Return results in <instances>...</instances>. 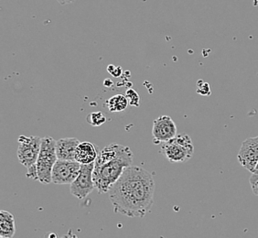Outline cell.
Returning <instances> with one entry per match:
<instances>
[{"instance_id": "obj_1", "label": "cell", "mask_w": 258, "mask_h": 238, "mask_svg": "<svg viewBox=\"0 0 258 238\" xmlns=\"http://www.w3.org/2000/svg\"><path fill=\"white\" fill-rule=\"evenodd\" d=\"M114 212L142 218L154 205L155 182L152 174L131 165L108 192Z\"/></svg>"}, {"instance_id": "obj_2", "label": "cell", "mask_w": 258, "mask_h": 238, "mask_svg": "<svg viewBox=\"0 0 258 238\" xmlns=\"http://www.w3.org/2000/svg\"><path fill=\"white\" fill-rule=\"evenodd\" d=\"M133 152L129 147L117 158L106 161L95 160L93 178L95 187L99 194H106L124 170L132 165Z\"/></svg>"}, {"instance_id": "obj_3", "label": "cell", "mask_w": 258, "mask_h": 238, "mask_svg": "<svg viewBox=\"0 0 258 238\" xmlns=\"http://www.w3.org/2000/svg\"><path fill=\"white\" fill-rule=\"evenodd\" d=\"M41 140L40 137L20 136L18 147V159L20 163L27 168V177L38 180L37 160L39 158Z\"/></svg>"}, {"instance_id": "obj_4", "label": "cell", "mask_w": 258, "mask_h": 238, "mask_svg": "<svg viewBox=\"0 0 258 238\" xmlns=\"http://www.w3.org/2000/svg\"><path fill=\"white\" fill-rule=\"evenodd\" d=\"M161 145V153L171 163L186 162L194 157V146L188 135H177Z\"/></svg>"}, {"instance_id": "obj_5", "label": "cell", "mask_w": 258, "mask_h": 238, "mask_svg": "<svg viewBox=\"0 0 258 238\" xmlns=\"http://www.w3.org/2000/svg\"><path fill=\"white\" fill-rule=\"evenodd\" d=\"M57 160L56 140L51 137L42 138L40 154L37 160V176L40 183L42 184L51 183V172Z\"/></svg>"}, {"instance_id": "obj_6", "label": "cell", "mask_w": 258, "mask_h": 238, "mask_svg": "<svg viewBox=\"0 0 258 238\" xmlns=\"http://www.w3.org/2000/svg\"><path fill=\"white\" fill-rule=\"evenodd\" d=\"M95 163L85 164L81 166L79 175L71 184V194L79 200H84L95 190L93 172Z\"/></svg>"}, {"instance_id": "obj_7", "label": "cell", "mask_w": 258, "mask_h": 238, "mask_svg": "<svg viewBox=\"0 0 258 238\" xmlns=\"http://www.w3.org/2000/svg\"><path fill=\"white\" fill-rule=\"evenodd\" d=\"M81 166L76 160L58 159L51 172V184L71 185L78 177Z\"/></svg>"}, {"instance_id": "obj_8", "label": "cell", "mask_w": 258, "mask_h": 238, "mask_svg": "<svg viewBox=\"0 0 258 238\" xmlns=\"http://www.w3.org/2000/svg\"><path fill=\"white\" fill-rule=\"evenodd\" d=\"M177 136V127L169 115H161L154 120L152 128L153 143L156 145L168 142Z\"/></svg>"}, {"instance_id": "obj_9", "label": "cell", "mask_w": 258, "mask_h": 238, "mask_svg": "<svg viewBox=\"0 0 258 238\" xmlns=\"http://www.w3.org/2000/svg\"><path fill=\"white\" fill-rule=\"evenodd\" d=\"M237 159L243 168L247 169L251 173L254 172L258 162V136L243 141Z\"/></svg>"}, {"instance_id": "obj_10", "label": "cell", "mask_w": 258, "mask_h": 238, "mask_svg": "<svg viewBox=\"0 0 258 238\" xmlns=\"http://www.w3.org/2000/svg\"><path fill=\"white\" fill-rule=\"evenodd\" d=\"M81 142L76 138H66L56 140V154L58 159L75 160V153Z\"/></svg>"}, {"instance_id": "obj_11", "label": "cell", "mask_w": 258, "mask_h": 238, "mask_svg": "<svg viewBox=\"0 0 258 238\" xmlns=\"http://www.w3.org/2000/svg\"><path fill=\"white\" fill-rule=\"evenodd\" d=\"M98 153L99 152L97 151V147L95 145L87 141L81 142L76 149L75 160L82 165L95 163L98 157Z\"/></svg>"}, {"instance_id": "obj_12", "label": "cell", "mask_w": 258, "mask_h": 238, "mask_svg": "<svg viewBox=\"0 0 258 238\" xmlns=\"http://www.w3.org/2000/svg\"><path fill=\"white\" fill-rule=\"evenodd\" d=\"M16 233L15 217L12 213L2 210L0 212V235L1 238H12Z\"/></svg>"}, {"instance_id": "obj_13", "label": "cell", "mask_w": 258, "mask_h": 238, "mask_svg": "<svg viewBox=\"0 0 258 238\" xmlns=\"http://www.w3.org/2000/svg\"><path fill=\"white\" fill-rule=\"evenodd\" d=\"M128 101L124 94H116L106 101V106L110 112H123L128 105Z\"/></svg>"}, {"instance_id": "obj_14", "label": "cell", "mask_w": 258, "mask_h": 238, "mask_svg": "<svg viewBox=\"0 0 258 238\" xmlns=\"http://www.w3.org/2000/svg\"><path fill=\"white\" fill-rule=\"evenodd\" d=\"M86 121L93 127H100L106 122V116L103 112H94L87 115Z\"/></svg>"}, {"instance_id": "obj_15", "label": "cell", "mask_w": 258, "mask_h": 238, "mask_svg": "<svg viewBox=\"0 0 258 238\" xmlns=\"http://www.w3.org/2000/svg\"><path fill=\"white\" fill-rule=\"evenodd\" d=\"M125 97L127 98L129 104L134 106L140 105V96L134 89H128L125 93Z\"/></svg>"}, {"instance_id": "obj_16", "label": "cell", "mask_w": 258, "mask_h": 238, "mask_svg": "<svg viewBox=\"0 0 258 238\" xmlns=\"http://www.w3.org/2000/svg\"><path fill=\"white\" fill-rule=\"evenodd\" d=\"M197 93L204 96H210L212 94V91L208 83L204 82V80H199L197 82Z\"/></svg>"}, {"instance_id": "obj_17", "label": "cell", "mask_w": 258, "mask_h": 238, "mask_svg": "<svg viewBox=\"0 0 258 238\" xmlns=\"http://www.w3.org/2000/svg\"><path fill=\"white\" fill-rule=\"evenodd\" d=\"M249 184L254 195L258 196V172H253L249 178Z\"/></svg>"}, {"instance_id": "obj_18", "label": "cell", "mask_w": 258, "mask_h": 238, "mask_svg": "<svg viewBox=\"0 0 258 238\" xmlns=\"http://www.w3.org/2000/svg\"><path fill=\"white\" fill-rule=\"evenodd\" d=\"M121 74H122V70H121L120 67H118V68H116V67H115V69L114 70V72L112 73V75H114V77H119Z\"/></svg>"}, {"instance_id": "obj_19", "label": "cell", "mask_w": 258, "mask_h": 238, "mask_svg": "<svg viewBox=\"0 0 258 238\" xmlns=\"http://www.w3.org/2000/svg\"><path fill=\"white\" fill-rule=\"evenodd\" d=\"M61 5H66V4H71L75 2V0H57Z\"/></svg>"}, {"instance_id": "obj_20", "label": "cell", "mask_w": 258, "mask_h": 238, "mask_svg": "<svg viewBox=\"0 0 258 238\" xmlns=\"http://www.w3.org/2000/svg\"><path fill=\"white\" fill-rule=\"evenodd\" d=\"M255 170H258V162L257 164H256V167H255ZM255 170H254V171H255Z\"/></svg>"}, {"instance_id": "obj_21", "label": "cell", "mask_w": 258, "mask_h": 238, "mask_svg": "<svg viewBox=\"0 0 258 238\" xmlns=\"http://www.w3.org/2000/svg\"><path fill=\"white\" fill-rule=\"evenodd\" d=\"M254 172H258V170H255V171H254Z\"/></svg>"}]
</instances>
